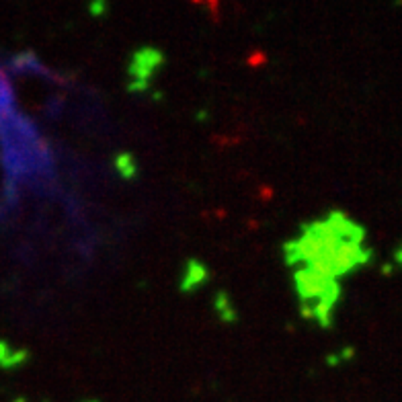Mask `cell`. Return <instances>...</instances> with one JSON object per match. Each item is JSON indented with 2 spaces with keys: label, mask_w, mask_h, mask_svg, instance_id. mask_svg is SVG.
<instances>
[]
</instances>
